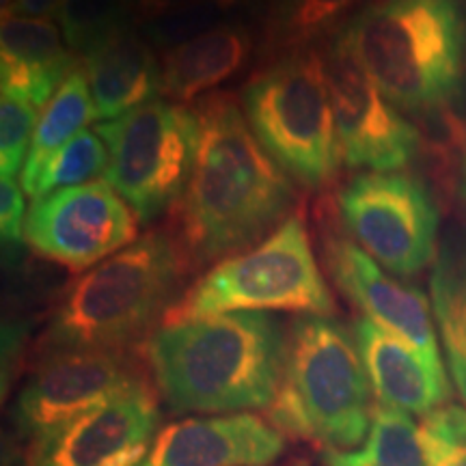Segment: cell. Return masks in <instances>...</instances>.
Segmentation results:
<instances>
[{
    "label": "cell",
    "instance_id": "obj_1",
    "mask_svg": "<svg viewBox=\"0 0 466 466\" xmlns=\"http://www.w3.org/2000/svg\"><path fill=\"white\" fill-rule=\"evenodd\" d=\"M195 165L171 212V236L186 270L218 264L266 240L299 201L289 175L261 147L231 93H209L195 104Z\"/></svg>",
    "mask_w": 466,
    "mask_h": 466
},
{
    "label": "cell",
    "instance_id": "obj_2",
    "mask_svg": "<svg viewBox=\"0 0 466 466\" xmlns=\"http://www.w3.org/2000/svg\"><path fill=\"white\" fill-rule=\"evenodd\" d=\"M288 330L266 311L165 322L145 343L171 412L268 410L283 380Z\"/></svg>",
    "mask_w": 466,
    "mask_h": 466
},
{
    "label": "cell",
    "instance_id": "obj_3",
    "mask_svg": "<svg viewBox=\"0 0 466 466\" xmlns=\"http://www.w3.org/2000/svg\"><path fill=\"white\" fill-rule=\"evenodd\" d=\"M184 270L171 231L145 233L74 281L46 326L44 354L126 352L165 319Z\"/></svg>",
    "mask_w": 466,
    "mask_h": 466
},
{
    "label": "cell",
    "instance_id": "obj_4",
    "mask_svg": "<svg viewBox=\"0 0 466 466\" xmlns=\"http://www.w3.org/2000/svg\"><path fill=\"white\" fill-rule=\"evenodd\" d=\"M354 330L330 316H300L288 330L283 380L270 423L324 451L360 447L376 401Z\"/></svg>",
    "mask_w": 466,
    "mask_h": 466
},
{
    "label": "cell",
    "instance_id": "obj_5",
    "mask_svg": "<svg viewBox=\"0 0 466 466\" xmlns=\"http://www.w3.org/2000/svg\"><path fill=\"white\" fill-rule=\"evenodd\" d=\"M343 28L398 108L436 113L458 93L466 26L456 0H370Z\"/></svg>",
    "mask_w": 466,
    "mask_h": 466
},
{
    "label": "cell",
    "instance_id": "obj_6",
    "mask_svg": "<svg viewBox=\"0 0 466 466\" xmlns=\"http://www.w3.org/2000/svg\"><path fill=\"white\" fill-rule=\"evenodd\" d=\"M236 311L335 313V299L318 266L300 209L266 240L209 268L173 302L162 324Z\"/></svg>",
    "mask_w": 466,
    "mask_h": 466
},
{
    "label": "cell",
    "instance_id": "obj_7",
    "mask_svg": "<svg viewBox=\"0 0 466 466\" xmlns=\"http://www.w3.org/2000/svg\"><path fill=\"white\" fill-rule=\"evenodd\" d=\"M240 104L291 182L311 190L333 184L343 160L319 48L277 56L244 85Z\"/></svg>",
    "mask_w": 466,
    "mask_h": 466
},
{
    "label": "cell",
    "instance_id": "obj_8",
    "mask_svg": "<svg viewBox=\"0 0 466 466\" xmlns=\"http://www.w3.org/2000/svg\"><path fill=\"white\" fill-rule=\"evenodd\" d=\"M106 143L104 179L119 192L141 223L173 212L190 182L199 145L195 106L151 100L97 126Z\"/></svg>",
    "mask_w": 466,
    "mask_h": 466
},
{
    "label": "cell",
    "instance_id": "obj_9",
    "mask_svg": "<svg viewBox=\"0 0 466 466\" xmlns=\"http://www.w3.org/2000/svg\"><path fill=\"white\" fill-rule=\"evenodd\" d=\"M343 231L395 277L419 275L439 253L441 214L417 175L367 171L335 195Z\"/></svg>",
    "mask_w": 466,
    "mask_h": 466
},
{
    "label": "cell",
    "instance_id": "obj_10",
    "mask_svg": "<svg viewBox=\"0 0 466 466\" xmlns=\"http://www.w3.org/2000/svg\"><path fill=\"white\" fill-rule=\"evenodd\" d=\"M319 52L343 165L370 171H400L410 165L421 145L417 127L367 72L343 25L326 37Z\"/></svg>",
    "mask_w": 466,
    "mask_h": 466
},
{
    "label": "cell",
    "instance_id": "obj_11",
    "mask_svg": "<svg viewBox=\"0 0 466 466\" xmlns=\"http://www.w3.org/2000/svg\"><path fill=\"white\" fill-rule=\"evenodd\" d=\"M141 220L106 179L72 186L33 199L25 244L78 272L102 264L138 240Z\"/></svg>",
    "mask_w": 466,
    "mask_h": 466
},
{
    "label": "cell",
    "instance_id": "obj_12",
    "mask_svg": "<svg viewBox=\"0 0 466 466\" xmlns=\"http://www.w3.org/2000/svg\"><path fill=\"white\" fill-rule=\"evenodd\" d=\"M138 382L143 378L126 352L66 350L44 354L11 410L15 434L35 442Z\"/></svg>",
    "mask_w": 466,
    "mask_h": 466
},
{
    "label": "cell",
    "instance_id": "obj_13",
    "mask_svg": "<svg viewBox=\"0 0 466 466\" xmlns=\"http://www.w3.org/2000/svg\"><path fill=\"white\" fill-rule=\"evenodd\" d=\"M318 227L326 270L341 294L363 311V318L442 365L430 302L421 291L387 275L374 258L352 242L330 208L319 209Z\"/></svg>",
    "mask_w": 466,
    "mask_h": 466
},
{
    "label": "cell",
    "instance_id": "obj_14",
    "mask_svg": "<svg viewBox=\"0 0 466 466\" xmlns=\"http://www.w3.org/2000/svg\"><path fill=\"white\" fill-rule=\"evenodd\" d=\"M158 432V400L143 380L31 442L26 466H141Z\"/></svg>",
    "mask_w": 466,
    "mask_h": 466
},
{
    "label": "cell",
    "instance_id": "obj_15",
    "mask_svg": "<svg viewBox=\"0 0 466 466\" xmlns=\"http://www.w3.org/2000/svg\"><path fill=\"white\" fill-rule=\"evenodd\" d=\"M285 451V436L250 412L190 417L156 434L141 466H270Z\"/></svg>",
    "mask_w": 466,
    "mask_h": 466
},
{
    "label": "cell",
    "instance_id": "obj_16",
    "mask_svg": "<svg viewBox=\"0 0 466 466\" xmlns=\"http://www.w3.org/2000/svg\"><path fill=\"white\" fill-rule=\"evenodd\" d=\"M354 335L378 404L428 417L450 400L445 367L367 318L357 319Z\"/></svg>",
    "mask_w": 466,
    "mask_h": 466
},
{
    "label": "cell",
    "instance_id": "obj_17",
    "mask_svg": "<svg viewBox=\"0 0 466 466\" xmlns=\"http://www.w3.org/2000/svg\"><path fill=\"white\" fill-rule=\"evenodd\" d=\"M50 17L3 15L0 78L3 93L25 97L44 108L61 85L78 69V55L63 44Z\"/></svg>",
    "mask_w": 466,
    "mask_h": 466
},
{
    "label": "cell",
    "instance_id": "obj_18",
    "mask_svg": "<svg viewBox=\"0 0 466 466\" xmlns=\"http://www.w3.org/2000/svg\"><path fill=\"white\" fill-rule=\"evenodd\" d=\"M132 25L83 56L100 124L115 121L160 96V56Z\"/></svg>",
    "mask_w": 466,
    "mask_h": 466
},
{
    "label": "cell",
    "instance_id": "obj_19",
    "mask_svg": "<svg viewBox=\"0 0 466 466\" xmlns=\"http://www.w3.org/2000/svg\"><path fill=\"white\" fill-rule=\"evenodd\" d=\"M253 31L244 22H225L160 55V96L186 104L206 97L248 66Z\"/></svg>",
    "mask_w": 466,
    "mask_h": 466
},
{
    "label": "cell",
    "instance_id": "obj_20",
    "mask_svg": "<svg viewBox=\"0 0 466 466\" xmlns=\"http://www.w3.org/2000/svg\"><path fill=\"white\" fill-rule=\"evenodd\" d=\"M430 296L451 380L466 404V223H453L442 236Z\"/></svg>",
    "mask_w": 466,
    "mask_h": 466
},
{
    "label": "cell",
    "instance_id": "obj_21",
    "mask_svg": "<svg viewBox=\"0 0 466 466\" xmlns=\"http://www.w3.org/2000/svg\"><path fill=\"white\" fill-rule=\"evenodd\" d=\"M93 119H97L96 102H93L85 69L80 66L42 108L25 168L20 173V184L25 192L31 190L50 156H55L63 145L72 141L76 134L86 130Z\"/></svg>",
    "mask_w": 466,
    "mask_h": 466
},
{
    "label": "cell",
    "instance_id": "obj_22",
    "mask_svg": "<svg viewBox=\"0 0 466 466\" xmlns=\"http://www.w3.org/2000/svg\"><path fill=\"white\" fill-rule=\"evenodd\" d=\"M326 466H428L419 425L410 415L376 401L365 442L350 451H324Z\"/></svg>",
    "mask_w": 466,
    "mask_h": 466
},
{
    "label": "cell",
    "instance_id": "obj_23",
    "mask_svg": "<svg viewBox=\"0 0 466 466\" xmlns=\"http://www.w3.org/2000/svg\"><path fill=\"white\" fill-rule=\"evenodd\" d=\"M360 0H279L266 28V50L281 56L330 37Z\"/></svg>",
    "mask_w": 466,
    "mask_h": 466
},
{
    "label": "cell",
    "instance_id": "obj_24",
    "mask_svg": "<svg viewBox=\"0 0 466 466\" xmlns=\"http://www.w3.org/2000/svg\"><path fill=\"white\" fill-rule=\"evenodd\" d=\"M108 168V149L102 137L93 130H83L63 145L50 160L46 162L37 179L26 195L33 199L50 195V192L72 188V186L89 184L97 175Z\"/></svg>",
    "mask_w": 466,
    "mask_h": 466
},
{
    "label": "cell",
    "instance_id": "obj_25",
    "mask_svg": "<svg viewBox=\"0 0 466 466\" xmlns=\"http://www.w3.org/2000/svg\"><path fill=\"white\" fill-rule=\"evenodd\" d=\"M56 17L69 50L80 56L132 25L130 0H63Z\"/></svg>",
    "mask_w": 466,
    "mask_h": 466
},
{
    "label": "cell",
    "instance_id": "obj_26",
    "mask_svg": "<svg viewBox=\"0 0 466 466\" xmlns=\"http://www.w3.org/2000/svg\"><path fill=\"white\" fill-rule=\"evenodd\" d=\"M240 5L242 0H195L165 15L143 22L138 25V31L154 48L165 52L229 22Z\"/></svg>",
    "mask_w": 466,
    "mask_h": 466
},
{
    "label": "cell",
    "instance_id": "obj_27",
    "mask_svg": "<svg viewBox=\"0 0 466 466\" xmlns=\"http://www.w3.org/2000/svg\"><path fill=\"white\" fill-rule=\"evenodd\" d=\"M39 115L37 106L14 93H3L0 100V173L17 177L25 168Z\"/></svg>",
    "mask_w": 466,
    "mask_h": 466
},
{
    "label": "cell",
    "instance_id": "obj_28",
    "mask_svg": "<svg viewBox=\"0 0 466 466\" xmlns=\"http://www.w3.org/2000/svg\"><path fill=\"white\" fill-rule=\"evenodd\" d=\"M428 466H466V408L441 406L419 425Z\"/></svg>",
    "mask_w": 466,
    "mask_h": 466
},
{
    "label": "cell",
    "instance_id": "obj_29",
    "mask_svg": "<svg viewBox=\"0 0 466 466\" xmlns=\"http://www.w3.org/2000/svg\"><path fill=\"white\" fill-rule=\"evenodd\" d=\"M22 184L15 177H3L0 182V231L5 244H25L26 199Z\"/></svg>",
    "mask_w": 466,
    "mask_h": 466
},
{
    "label": "cell",
    "instance_id": "obj_30",
    "mask_svg": "<svg viewBox=\"0 0 466 466\" xmlns=\"http://www.w3.org/2000/svg\"><path fill=\"white\" fill-rule=\"evenodd\" d=\"M190 3H195V0H130L132 20H137L138 25H143V22L154 20V17L165 15L168 11L179 9Z\"/></svg>",
    "mask_w": 466,
    "mask_h": 466
},
{
    "label": "cell",
    "instance_id": "obj_31",
    "mask_svg": "<svg viewBox=\"0 0 466 466\" xmlns=\"http://www.w3.org/2000/svg\"><path fill=\"white\" fill-rule=\"evenodd\" d=\"M63 0H14L9 7L3 9V15L22 17H55L61 11Z\"/></svg>",
    "mask_w": 466,
    "mask_h": 466
},
{
    "label": "cell",
    "instance_id": "obj_32",
    "mask_svg": "<svg viewBox=\"0 0 466 466\" xmlns=\"http://www.w3.org/2000/svg\"><path fill=\"white\" fill-rule=\"evenodd\" d=\"M11 3H14V0H3V9H5V7H9Z\"/></svg>",
    "mask_w": 466,
    "mask_h": 466
},
{
    "label": "cell",
    "instance_id": "obj_33",
    "mask_svg": "<svg viewBox=\"0 0 466 466\" xmlns=\"http://www.w3.org/2000/svg\"><path fill=\"white\" fill-rule=\"evenodd\" d=\"M294 466H309V464H307V462H296Z\"/></svg>",
    "mask_w": 466,
    "mask_h": 466
},
{
    "label": "cell",
    "instance_id": "obj_34",
    "mask_svg": "<svg viewBox=\"0 0 466 466\" xmlns=\"http://www.w3.org/2000/svg\"><path fill=\"white\" fill-rule=\"evenodd\" d=\"M464 177H466V160H464Z\"/></svg>",
    "mask_w": 466,
    "mask_h": 466
}]
</instances>
